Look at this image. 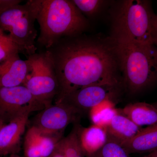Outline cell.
<instances>
[{
  "label": "cell",
  "instance_id": "cell-1",
  "mask_svg": "<svg viewBox=\"0 0 157 157\" xmlns=\"http://www.w3.org/2000/svg\"><path fill=\"white\" fill-rule=\"evenodd\" d=\"M45 50L56 73V102L93 84L123 85L117 44L109 36L85 33L63 37Z\"/></svg>",
  "mask_w": 157,
  "mask_h": 157
},
{
  "label": "cell",
  "instance_id": "cell-2",
  "mask_svg": "<svg viewBox=\"0 0 157 157\" xmlns=\"http://www.w3.org/2000/svg\"><path fill=\"white\" fill-rule=\"evenodd\" d=\"M109 36L118 44H153L156 14L147 0L111 1Z\"/></svg>",
  "mask_w": 157,
  "mask_h": 157
},
{
  "label": "cell",
  "instance_id": "cell-3",
  "mask_svg": "<svg viewBox=\"0 0 157 157\" xmlns=\"http://www.w3.org/2000/svg\"><path fill=\"white\" fill-rule=\"evenodd\" d=\"M36 21L37 42L45 49L62 38L84 33L90 26L72 0H38Z\"/></svg>",
  "mask_w": 157,
  "mask_h": 157
},
{
  "label": "cell",
  "instance_id": "cell-4",
  "mask_svg": "<svg viewBox=\"0 0 157 157\" xmlns=\"http://www.w3.org/2000/svg\"><path fill=\"white\" fill-rule=\"evenodd\" d=\"M117 44L124 89L134 95L157 82V47L154 44Z\"/></svg>",
  "mask_w": 157,
  "mask_h": 157
},
{
  "label": "cell",
  "instance_id": "cell-5",
  "mask_svg": "<svg viewBox=\"0 0 157 157\" xmlns=\"http://www.w3.org/2000/svg\"><path fill=\"white\" fill-rule=\"evenodd\" d=\"M38 0H29L0 11V29L8 32L19 48L28 57L36 53V39Z\"/></svg>",
  "mask_w": 157,
  "mask_h": 157
},
{
  "label": "cell",
  "instance_id": "cell-6",
  "mask_svg": "<svg viewBox=\"0 0 157 157\" xmlns=\"http://www.w3.org/2000/svg\"><path fill=\"white\" fill-rule=\"evenodd\" d=\"M29 72L23 85L45 107L52 104L59 92V83L52 61L48 52L28 57Z\"/></svg>",
  "mask_w": 157,
  "mask_h": 157
},
{
  "label": "cell",
  "instance_id": "cell-7",
  "mask_svg": "<svg viewBox=\"0 0 157 157\" xmlns=\"http://www.w3.org/2000/svg\"><path fill=\"white\" fill-rule=\"evenodd\" d=\"M83 113L64 101L46 106L36 116L33 126L46 133L63 134L70 124H78Z\"/></svg>",
  "mask_w": 157,
  "mask_h": 157
},
{
  "label": "cell",
  "instance_id": "cell-8",
  "mask_svg": "<svg viewBox=\"0 0 157 157\" xmlns=\"http://www.w3.org/2000/svg\"><path fill=\"white\" fill-rule=\"evenodd\" d=\"M45 107L23 85L0 87V120L2 123L25 111L41 110Z\"/></svg>",
  "mask_w": 157,
  "mask_h": 157
},
{
  "label": "cell",
  "instance_id": "cell-9",
  "mask_svg": "<svg viewBox=\"0 0 157 157\" xmlns=\"http://www.w3.org/2000/svg\"><path fill=\"white\" fill-rule=\"evenodd\" d=\"M124 90L122 85H91L75 91L61 101L71 104L84 113L103 101L117 100Z\"/></svg>",
  "mask_w": 157,
  "mask_h": 157
},
{
  "label": "cell",
  "instance_id": "cell-10",
  "mask_svg": "<svg viewBox=\"0 0 157 157\" xmlns=\"http://www.w3.org/2000/svg\"><path fill=\"white\" fill-rule=\"evenodd\" d=\"M63 134L46 133L32 126L24 140V157H49L56 150Z\"/></svg>",
  "mask_w": 157,
  "mask_h": 157
},
{
  "label": "cell",
  "instance_id": "cell-11",
  "mask_svg": "<svg viewBox=\"0 0 157 157\" xmlns=\"http://www.w3.org/2000/svg\"><path fill=\"white\" fill-rule=\"evenodd\" d=\"M32 111L19 114L0 127V156L17 154L20 149L21 141Z\"/></svg>",
  "mask_w": 157,
  "mask_h": 157
},
{
  "label": "cell",
  "instance_id": "cell-12",
  "mask_svg": "<svg viewBox=\"0 0 157 157\" xmlns=\"http://www.w3.org/2000/svg\"><path fill=\"white\" fill-rule=\"evenodd\" d=\"M30 70L29 62L20 58L19 55L0 65V87L23 85Z\"/></svg>",
  "mask_w": 157,
  "mask_h": 157
},
{
  "label": "cell",
  "instance_id": "cell-13",
  "mask_svg": "<svg viewBox=\"0 0 157 157\" xmlns=\"http://www.w3.org/2000/svg\"><path fill=\"white\" fill-rule=\"evenodd\" d=\"M128 154L151 152L157 149V124L141 128L130 140L120 144Z\"/></svg>",
  "mask_w": 157,
  "mask_h": 157
},
{
  "label": "cell",
  "instance_id": "cell-14",
  "mask_svg": "<svg viewBox=\"0 0 157 157\" xmlns=\"http://www.w3.org/2000/svg\"><path fill=\"white\" fill-rule=\"evenodd\" d=\"M119 112L139 127L157 124V108L153 104L136 102L127 104Z\"/></svg>",
  "mask_w": 157,
  "mask_h": 157
},
{
  "label": "cell",
  "instance_id": "cell-15",
  "mask_svg": "<svg viewBox=\"0 0 157 157\" xmlns=\"http://www.w3.org/2000/svg\"><path fill=\"white\" fill-rule=\"evenodd\" d=\"M141 128L119 112L113 117L106 129L108 139L121 144L134 137Z\"/></svg>",
  "mask_w": 157,
  "mask_h": 157
},
{
  "label": "cell",
  "instance_id": "cell-16",
  "mask_svg": "<svg viewBox=\"0 0 157 157\" xmlns=\"http://www.w3.org/2000/svg\"><path fill=\"white\" fill-rule=\"evenodd\" d=\"M78 133L79 141L86 156L99 151L108 140L106 128L97 125L85 128L79 125Z\"/></svg>",
  "mask_w": 157,
  "mask_h": 157
},
{
  "label": "cell",
  "instance_id": "cell-17",
  "mask_svg": "<svg viewBox=\"0 0 157 157\" xmlns=\"http://www.w3.org/2000/svg\"><path fill=\"white\" fill-rule=\"evenodd\" d=\"M115 101L106 100L90 110V117L93 124L106 128L114 116L119 113Z\"/></svg>",
  "mask_w": 157,
  "mask_h": 157
},
{
  "label": "cell",
  "instance_id": "cell-18",
  "mask_svg": "<svg viewBox=\"0 0 157 157\" xmlns=\"http://www.w3.org/2000/svg\"><path fill=\"white\" fill-rule=\"evenodd\" d=\"M79 124H75L71 132L59 141L57 148L63 153L65 157H85L78 137Z\"/></svg>",
  "mask_w": 157,
  "mask_h": 157
},
{
  "label": "cell",
  "instance_id": "cell-19",
  "mask_svg": "<svg viewBox=\"0 0 157 157\" xmlns=\"http://www.w3.org/2000/svg\"><path fill=\"white\" fill-rule=\"evenodd\" d=\"M82 14L89 19H94L110 6L111 1L104 0H72Z\"/></svg>",
  "mask_w": 157,
  "mask_h": 157
},
{
  "label": "cell",
  "instance_id": "cell-20",
  "mask_svg": "<svg viewBox=\"0 0 157 157\" xmlns=\"http://www.w3.org/2000/svg\"><path fill=\"white\" fill-rule=\"evenodd\" d=\"M19 53L18 46L9 34L0 29V65Z\"/></svg>",
  "mask_w": 157,
  "mask_h": 157
},
{
  "label": "cell",
  "instance_id": "cell-21",
  "mask_svg": "<svg viewBox=\"0 0 157 157\" xmlns=\"http://www.w3.org/2000/svg\"><path fill=\"white\" fill-rule=\"evenodd\" d=\"M98 154L99 157H129L128 153L120 144L109 139Z\"/></svg>",
  "mask_w": 157,
  "mask_h": 157
},
{
  "label": "cell",
  "instance_id": "cell-22",
  "mask_svg": "<svg viewBox=\"0 0 157 157\" xmlns=\"http://www.w3.org/2000/svg\"><path fill=\"white\" fill-rule=\"evenodd\" d=\"M21 2L20 0H0V11H5L13 6L19 5Z\"/></svg>",
  "mask_w": 157,
  "mask_h": 157
},
{
  "label": "cell",
  "instance_id": "cell-23",
  "mask_svg": "<svg viewBox=\"0 0 157 157\" xmlns=\"http://www.w3.org/2000/svg\"><path fill=\"white\" fill-rule=\"evenodd\" d=\"M49 157H65V156L63 154V153L57 147L55 151L54 152L53 154Z\"/></svg>",
  "mask_w": 157,
  "mask_h": 157
},
{
  "label": "cell",
  "instance_id": "cell-24",
  "mask_svg": "<svg viewBox=\"0 0 157 157\" xmlns=\"http://www.w3.org/2000/svg\"><path fill=\"white\" fill-rule=\"evenodd\" d=\"M145 157H157V149L155 151L151 152Z\"/></svg>",
  "mask_w": 157,
  "mask_h": 157
},
{
  "label": "cell",
  "instance_id": "cell-25",
  "mask_svg": "<svg viewBox=\"0 0 157 157\" xmlns=\"http://www.w3.org/2000/svg\"><path fill=\"white\" fill-rule=\"evenodd\" d=\"M154 30L155 34H157V13L156 14L155 18V20Z\"/></svg>",
  "mask_w": 157,
  "mask_h": 157
},
{
  "label": "cell",
  "instance_id": "cell-26",
  "mask_svg": "<svg viewBox=\"0 0 157 157\" xmlns=\"http://www.w3.org/2000/svg\"><path fill=\"white\" fill-rule=\"evenodd\" d=\"M153 44L157 47V34H155L154 36L153 40Z\"/></svg>",
  "mask_w": 157,
  "mask_h": 157
},
{
  "label": "cell",
  "instance_id": "cell-27",
  "mask_svg": "<svg viewBox=\"0 0 157 157\" xmlns=\"http://www.w3.org/2000/svg\"><path fill=\"white\" fill-rule=\"evenodd\" d=\"M85 157H99L98 154V152L95 153L93 154L87 155Z\"/></svg>",
  "mask_w": 157,
  "mask_h": 157
},
{
  "label": "cell",
  "instance_id": "cell-28",
  "mask_svg": "<svg viewBox=\"0 0 157 157\" xmlns=\"http://www.w3.org/2000/svg\"><path fill=\"white\" fill-rule=\"evenodd\" d=\"M9 157H24L22 156H21L17 154H12L11 155H10L9 156Z\"/></svg>",
  "mask_w": 157,
  "mask_h": 157
},
{
  "label": "cell",
  "instance_id": "cell-29",
  "mask_svg": "<svg viewBox=\"0 0 157 157\" xmlns=\"http://www.w3.org/2000/svg\"><path fill=\"white\" fill-rule=\"evenodd\" d=\"M154 105H155V106L157 108V101L156 102H155V104H153Z\"/></svg>",
  "mask_w": 157,
  "mask_h": 157
},
{
  "label": "cell",
  "instance_id": "cell-30",
  "mask_svg": "<svg viewBox=\"0 0 157 157\" xmlns=\"http://www.w3.org/2000/svg\"><path fill=\"white\" fill-rule=\"evenodd\" d=\"M2 124V121L0 120V127H1V125Z\"/></svg>",
  "mask_w": 157,
  "mask_h": 157
}]
</instances>
